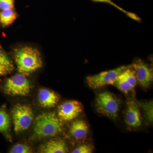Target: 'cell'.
Returning <instances> with one entry per match:
<instances>
[{
	"mask_svg": "<svg viewBox=\"0 0 153 153\" xmlns=\"http://www.w3.org/2000/svg\"><path fill=\"white\" fill-rule=\"evenodd\" d=\"M63 127L62 121L55 113L42 114L36 118L32 138L55 136L62 131Z\"/></svg>",
	"mask_w": 153,
	"mask_h": 153,
	"instance_id": "obj_1",
	"label": "cell"
},
{
	"mask_svg": "<svg viewBox=\"0 0 153 153\" xmlns=\"http://www.w3.org/2000/svg\"><path fill=\"white\" fill-rule=\"evenodd\" d=\"M18 70L24 75H30L42 66L39 51L33 47H26L19 49L15 55Z\"/></svg>",
	"mask_w": 153,
	"mask_h": 153,
	"instance_id": "obj_2",
	"label": "cell"
},
{
	"mask_svg": "<svg viewBox=\"0 0 153 153\" xmlns=\"http://www.w3.org/2000/svg\"><path fill=\"white\" fill-rule=\"evenodd\" d=\"M120 103V100L114 94L104 91L97 96L95 107L99 113L115 120L118 116Z\"/></svg>",
	"mask_w": 153,
	"mask_h": 153,
	"instance_id": "obj_3",
	"label": "cell"
},
{
	"mask_svg": "<svg viewBox=\"0 0 153 153\" xmlns=\"http://www.w3.org/2000/svg\"><path fill=\"white\" fill-rule=\"evenodd\" d=\"M14 130L19 133L29 128L34 119L31 107L27 105L17 104L12 111Z\"/></svg>",
	"mask_w": 153,
	"mask_h": 153,
	"instance_id": "obj_4",
	"label": "cell"
},
{
	"mask_svg": "<svg viewBox=\"0 0 153 153\" xmlns=\"http://www.w3.org/2000/svg\"><path fill=\"white\" fill-rule=\"evenodd\" d=\"M30 81L24 74H17L9 78L4 86V90L7 94L16 96H26L31 89Z\"/></svg>",
	"mask_w": 153,
	"mask_h": 153,
	"instance_id": "obj_5",
	"label": "cell"
},
{
	"mask_svg": "<svg viewBox=\"0 0 153 153\" xmlns=\"http://www.w3.org/2000/svg\"><path fill=\"white\" fill-rule=\"evenodd\" d=\"M122 66L108 71H103L98 74L88 76L86 81L89 87L93 89L109 84H112L118 75L129 66Z\"/></svg>",
	"mask_w": 153,
	"mask_h": 153,
	"instance_id": "obj_6",
	"label": "cell"
},
{
	"mask_svg": "<svg viewBox=\"0 0 153 153\" xmlns=\"http://www.w3.org/2000/svg\"><path fill=\"white\" fill-rule=\"evenodd\" d=\"M83 106L76 100L66 101L59 107L57 116L62 122L73 120L82 112Z\"/></svg>",
	"mask_w": 153,
	"mask_h": 153,
	"instance_id": "obj_7",
	"label": "cell"
},
{
	"mask_svg": "<svg viewBox=\"0 0 153 153\" xmlns=\"http://www.w3.org/2000/svg\"><path fill=\"white\" fill-rule=\"evenodd\" d=\"M135 72L137 82L141 86L147 88L153 81L152 69L140 60L132 65Z\"/></svg>",
	"mask_w": 153,
	"mask_h": 153,
	"instance_id": "obj_8",
	"label": "cell"
},
{
	"mask_svg": "<svg viewBox=\"0 0 153 153\" xmlns=\"http://www.w3.org/2000/svg\"><path fill=\"white\" fill-rule=\"evenodd\" d=\"M125 120L130 128H137L141 126V116L138 101L132 99L128 100Z\"/></svg>",
	"mask_w": 153,
	"mask_h": 153,
	"instance_id": "obj_9",
	"label": "cell"
},
{
	"mask_svg": "<svg viewBox=\"0 0 153 153\" xmlns=\"http://www.w3.org/2000/svg\"><path fill=\"white\" fill-rule=\"evenodd\" d=\"M67 145L63 140H52L40 147V152L42 153H65L67 152Z\"/></svg>",
	"mask_w": 153,
	"mask_h": 153,
	"instance_id": "obj_10",
	"label": "cell"
},
{
	"mask_svg": "<svg viewBox=\"0 0 153 153\" xmlns=\"http://www.w3.org/2000/svg\"><path fill=\"white\" fill-rule=\"evenodd\" d=\"M38 97L41 106L48 108L55 106L59 100V96L56 93L46 89H41Z\"/></svg>",
	"mask_w": 153,
	"mask_h": 153,
	"instance_id": "obj_11",
	"label": "cell"
},
{
	"mask_svg": "<svg viewBox=\"0 0 153 153\" xmlns=\"http://www.w3.org/2000/svg\"><path fill=\"white\" fill-rule=\"evenodd\" d=\"M71 136L77 140L85 139L88 133V127L85 121L76 120L73 122L69 130Z\"/></svg>",
	"mask_w": 153,
	"mask_h": 153,
	"instance_id": "obj_12",
	"label": "cell"
},
{
	"mask_svg": "<svg viewBox=\"0 0 153 153\" xmlns=\"http://www.w3.org/2000/svg\"><path fill=\"white\" fill-rule=\"evenodd\" d=\"M17 18V14L13 8L3 10L0 12V22L5 26L13 23Z\"/></svg>",
	"mask_w": 153,
	"mask_h": 153,
	"instance_id": "obj_13",
	"label": "cell"
},
{
	"mask_svg": "<svg viewBox=\"0 0 153 153\" xmlns=\"http://www.w3.org/2000/svg\"><path fill=\"white\" fill-rule=\"evenodd\" d=\"M121 73L117 77L112 85H114L123 93L127 94L129 91L133 90V89Z\"/></svg>",
	"mask_w": 153,
	"mask_h": 153,
	"instance_id": "obj_14",
	"label": "cell"
},
{
	"mask_svg": "<svg viewBox=\"0 0 153 153\" xmlns=\"http://www.w3.org/2000/svg\"><path fill=\"white\" fill-rule=\"evenodd\" d=\"M140 107L144 111L145 117L148 123L152 124L153 121V103L152 101L139 102Z\"/></svg>",
	"mask_w": 153,
	"mask_h": 153,
	"instance_id": "obj_15",
	"label": "cell"
},
{
	"mask_svg": "<svg viewBox=\"0 0 153 153\" xmlns=\"http://www.w3.org/2000/svg\"><path fill=\"white\" fill-rule=\"evenodd\" d=\"M121 74L128 82L132 88L134 89V88L137 85V81L135 76V72L132 65L129 66L128 68H126L125 70L121 72Z\"/></svg>",
	"mask_w": 153,
	"mask_h": 153,
	"instance_id": "obj_16",
	"label": "cell"
},
{
	"mask_svg": "<svg viewBox=\"0 0 153 153\" xmlns=\"http://www.w3.org/2000/svg\"><path fill=\"white\" fill-rule=\"evenodd\" d=\"M91 1L94 2L104 3L108 4L113 6L116 8L121 11L122 12L125 14L127 16L129 17L130 18H131V19L135 20V21H138V22H140L141 21V19H140V17L138 16H137L136 14L124 10V9L122 8L120 6L117 5L115 3L113 2L111 0H91Z\"/></svg>",
	"mask_w": 153,
	"mask_h": 153,
	"instance_id": "obj_17",
	"label": "cell"
},
{
	"mask_svg": "<svg viewBox=\"0 0 153 153\" xmlns=\"http://www.w3.org/2000/svg\"><path fill=\"white\" fill-rule=\"evenodd\" d=\"M10 125V119L9 115L4 110H0V131L6 133Z\"/></svg>",
	"mask_w": 153,
	"mask_h": 153,
	"instance_id": "obj_18",
	"label": "cell"
},
{
	"mask_svg": "<svg viewBox=\"0 0 153 153\" xmlns=\"http://www.w3.org/2000/svg\"><path fill=\"white\" fill-rule=\"evenodd\" d=\"M0 65L7 68L11 71L13 68V66L9 57L4 52L0 51Z\"/></svg>",
	"mask_w": 153,
	"mask_h": 153,
	"instance_id": "obj_19",
	"label": "cell"
},
{
	"mask_svg": "<svg viewBox=\"0 0 153 153\" xmlns=\"http://www.w3.org/2000/svg\"><path fill=\"white\" fill-rule=\"evenodd\" d=\"M11 153H30L32 152L31 148L25 144H18L11 149L10 151Z\"/></svg>",
	"mask_w": 153,
	"mask_h": 153,
	"instance_id": "obj_20",
	"label": "cell"
},
{
	"mask_svg": "<svg viewBox=\"0 0 153 153\" xmlns=\"http://www.w3.org/2000/svg\"><path fill=\"white\" fill-rule=\"evenodd\" d=\"M93 148L91 145H82L79 146L73 150L72 153H90L92 152Z\"/></svg>",
	"mask_w": 153,
	"mask_h": 153,
	"instance_id": "obj_21",
	"label": "cell"
},
{
	"mask_svg": "<svg viewBox=\"0 0 153 153\" xmlns=\"http://www.w3.org/2000/svg\"><path fill=\"white\" fill-rule=\"evenodd\" d=\"M14 0H0V9L2 10L13 7Z\"/></svg>",
	"mask_w": 153,
	"mask_h": 153,
	"instance_id": "obj_22",
	"label": "cell"
},
{
	"mask_svg": "<svg viewBox=\"0 0 153 153\" xmlns=\"http://www.w3.org/2000/svg\"><path fill=\"white\" fill-rule=\"evenodd\" d=\"M8 72H10V71L7 68L1 65H0V76L5 75Z\"/></svg>",
	"mask_w": 153,
	"mask_h": 153,
	"instance_id": "obj_23",
	"label": "cell"
}]
</instances>
